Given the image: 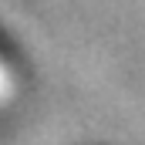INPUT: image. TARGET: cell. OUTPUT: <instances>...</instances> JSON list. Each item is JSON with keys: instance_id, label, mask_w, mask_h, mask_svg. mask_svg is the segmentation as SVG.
Listing matches in <instances>:
<instances>
[{"instance_id": "obj_1", "label": "cell", "mask_w": 145, "mask_h": 145, "mask_svg": "<svg viewBox=\"0 0 145 145\" xmlns=\"http://www.w3.org/2000/svg\"><path fill=\"white\" fill-rule=\"evenodd\" d=\"M7 91H10V81H7V71H3V68H0V98H3V95H7Z\"/></svg>"}]
</instances>
